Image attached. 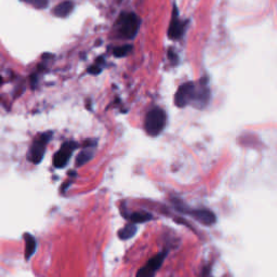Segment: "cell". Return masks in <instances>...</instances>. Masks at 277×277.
Listing matches in <instances>:
<instances>
[{"instance_id":"6da1fadb","label":"cell","mask_w":277,"mask_h":277,"mask_svg":"<svg viewBox=\"0 0 277 277\" xmlns=\"http://www.w3.org/2000/svg\"><path fill=\"white\" fill-rule=\"evenodd\" d=\"M209 99V91L204 86L197 87L194 82H188L179 88L175 96L176 105L183 107L190 103H197L196 105L204 106Z\"/></svg>"},{"instance_id":"7a4b0ae2","label":"cell","mask_w":277,"mask_h":277,"mask_svg":"<svg viewBox=\"0 0 277 277\" xmlns=\"http://www.w3.org/2000/svg\"><path fill=\"white\" fill-rule=\"evenodd\" d=\"M141 19L134 12H122L116 21V29L119 36L124 39H133L140 29Z\"/></svg>"},{"instance_id":"3957f363","label":"cell","mask_w":277,"mask_h":277,"mask_svg":"<svg viewBox=\"0 0 277 277\" xmlns=\"http://www.w3.org/2000/svg\"><path fill=\"white\" fill-rule=\"evenodd\" d=\"M166 121H167V117H166L164 110L154 107L145 116L144 129L151 136H157L163 132Z\"/></svg>"},{"instance_id":"277c9868","label":"cell","mask_w":277,"mask_h":277,"mask_svg":"<svg viewBox=\"0 0 277 277\" xmlns=\"http://www.w3.org/2000/svg\"><path fill=\"white\" fill-rule=\"evenodd\" d=\"M52 135L53 133L51 131H48V132H45L37 138H35L31 145L29 155H27V158H29L30 162H32L33 164H39L43 161L46 153L47 145L50 142Z\"/></svg>"},{"instance_id":"5b68a950","label":"cell","mask_w":277,"mask_h":277,"mask_svg":"<svg viewBox=\"0 0 277 277\" xmlns=\"http://www.w3.org/2000/svg\"><path fill=\"white\" fill-rule=\"evenodd\" d=\"M78 148V144L75 141H66L62 144L61 149L55 153L53 158V165L55 168H64L67 165L74 151Z\"/></svg>"},{"instance_id":"8992f818","label":"cell","mask_w":277,"mask_h":277,"mask_svg":"<svg viewBox=\"0 0 277 277\" xmlns=\"http://www.w3.org/2000/svg\"><path fill=\"white\" fill-rule=\"evenodd\" d=\"M184 27H185V23L183 22V21L180 20V18H179V11H178L177 6H173L170 25L168 29V36L171 39L181 38V36L184 33Z\"/></svg>"},{"instance_id":"52a82bcc","label":"cell","mask_w":277,"mask_h":277,"mask_svg":"<svg viewBox=\"0 0 277 277\" xmlns=\"http://www.w3.org/2000/svg\"><path fill=\"white\" fill-rule=\"evenodd\" d=\"M166 255H167V251L158 253L157 255H155L154 258H152L147 264H145L140 271L137 272V276H143V277H151L155 275V273L158 271L159 268H161L163 262L166 258Z\"/></svg>"},{"instance_id":"ba28073f","label":"cell","mask_w":277,"mask_h":277,"mask_svg":"<svg viewBox=\"0 0 277 277\" xmlns=\"http://www.w3.org/2000/svg\"><path fill=\"white\" fill-rule=\"evenodd\" d=\"M182 212L191 214L194 219H196L198 222L203 223L205 225H212L214 222H216V216H214V213L207 209H197V210H191V211L183 210Z\"/></svg>"},{"instance_id":"9c48e42d","label":"cell","mask_w":277,"mask_h":277,"mask_svg":"<svg viewBox=\"0 0 277 277\" xmlns=\"http://www.w3.org/2000/svg\"><path fill=\"white\" fill-rule=\"evenodd\" d=\"M74 9V3L71 0H65L59 5H57L53 8V15L59 18H66L71 15Z\"/></svg>"},{"instance_id":"30bf717a","label":"cell","mask_w":277,"mask_h":277,"mask_svg":"<svg viewBox=\"0 0 277 277\" xmlns=\"http://www.w3.org/2000/svg\"><path fill=\"white\" fill-rule=\"evenodd\" d=\"M24 240H25V259L30 260L33 255L36 252L37 249V241L34 236L31 234L25 233L24 234Z\"/></svg>"},{"instance_id":"8fae6325","label":"cell","mask_w":277,"mask_h":277,"mask_svg":"<svg viewBox=\"0 0 277 277\" xmlns=\"http://www.w3.org/2000/svg\"><path fill=\"white\" fill-rule=\"evenodd\" d=\"M85 148L86 149L80 152L77 156V159H76V166H77V167H80V166L91 161L94 155V145H92V147L91 145H88V147Z\"/></svg>"},{"instance_id":"7c38bea8","label":"cell","mask_w":277,"mask_h":277,"mask_svg":"<svg viewBox=\"0 0 277 277\" xmlns=\"http://www.w3.org/2000/svg\"><path fill=\"white\" fill-rule=\"evenodd\" d=\"M136 233V225L135 223H131L128 224L127 226H124L122 230L119 232V237L121 239H130L131 237H133Z\"/></svg>"},{"instance_id":"4fadbf2b","label":"cell","mask_w":277,"mask_h":277,"mask_svg":"<svg viewBox=\"0 0 277 277\" xmlns=\"http://www.w3.org/2000/svg\"><path fill=\"white\" fill-rule=\"evenodd\" d=\"M130 219L133 223L136 224V223H143V222H147V221H150L152 219V216L148 212L141 211V212H135L133 214H131Z\"/></svg>"},{"instance_id":"5bb4252c","label":"cell","mask_w":277,"mask_h":277,"mask_svg":"<svg viewBox=\"0 0 277 277\" xmlns=\"http://www.w3.org/2000/svg\"><path fill=\"white\" fill-rule=\"evenodd\" d=\"M131 51H132V46L124 45V46H120V47L115 48L113 53H114L115 57H117V58H123V57H126V55H128Z\"/></svg>"},{"instance_id":"9a60e30c","label":"cell","mask_w":277,"mask_h":277,"mask_svg":"<svg viewBox=\"0 0 277 277\" xmlns=\"http://www.w3.org/2000/svg\"><path fill=\"white\" fill-rule=\"evenodd\" d=\"M24 2L32 5L36 9H44L48 6V0H24Z\"/></svg>"},{"instance_id":"2e32d148","label":"cell","mask_w":277,"mask_h":277,"mask_svg":"<svg viewBox=\"0 0 277 277\" xmlns=\"http://www.w3.org/2000/svg\"><path fill=\"white\" fill-rule=\"evenodd\" d=\"M103 59L101 58V59H99L98 60V62H96V63L94 64V65H92L91 67H89V69H88V73H90V74H92V75H98V74H100L101 72H102V63H103V61H102Z\"/></svg>"},{"instance_id":"e0dca14e","label":"cell","mask_w":277,"mask_h":277,"mask_svg":"<svg viewBox=\"0 0 277 277\" xmlns=\"http://www.w3.org/2000/svg\"><path fill=\"white\" fill-rule=\"evenodd\" d=\"M2 84H3V77L0 76V85H2Z\"/></svg>"}]
</instances>
